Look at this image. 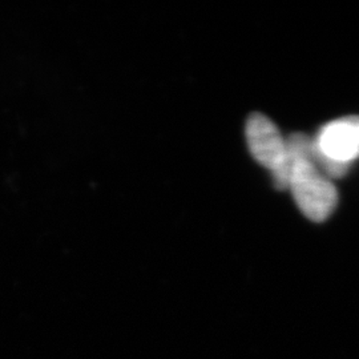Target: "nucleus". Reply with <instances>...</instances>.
<instances>
[{
    "mask_svg": "<svg viewBox=\"0 0 359 359\" xmlns=\"http://www.w3.org/2000/svg\"><path fill=\"white\" fill-rule=\"evenodd\" d=\"M290 158L287 189L299 210L311 221L322 222L330 217L338 204V192L329 179L311 160V137L293 133L287 139Z\"/></svg>",
    "mask_w": 359,
    "mask_h": 359,
    "instance_id": "1",
    "label": "nucleus"
},
{
    "mask_svg": "<svg viewBox=\"0 0 359 359\" xmlns=\"http://www.w3.org/2000/svg\"><path fill=\"white\" fill-rule=\"evenodd\" d=\"M246 140L249 151L271 173L274 187L286 191L289 185L290 158L287 142L269 117L253 114L246 123Z\"/></svg>",
    "mask_w": 359,
    "mask_h": 359,
    "instance_id": "2",
    "label": "nucleus"
},
{
    "mask_svg": "<svg viewBox=\"0 0 359 359\" xmlns=\"http://www.w3.org/2000/svg\"><path fill=\"white\" fill-rule=\"evenodd\" d=\"M313 144L325 157L351 165L359 158V116H346L325 124Z\"/></svg>",
    "mask_w": 359,
    "mask_h": 359,
    "instance_id": "3",
    "label": "nucleus"
}]
</instances>
